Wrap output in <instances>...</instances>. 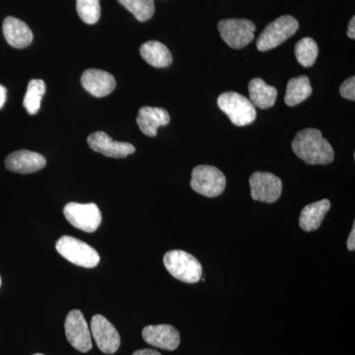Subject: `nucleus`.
I'll list each match as a JSON object with an SVG mask.
<instances>
[{"label":"nucleus","mask_w":355,"mask_h":355,"mask_svg":"<svg viewBox=\"0 0 355 355\" xmlns=\"http://www.w3.org/2000/svg\"><path fill=\"white\" fill-rule=\"evenodd\" d=\"M312 91L309 77L305 76L294 77L287 83L284 101L287 106H296L309 98Z\"/></svg>","instance_id":"obj_21"},{"label":"nucleus","mask_w":355,"mask_h":355,"mask_svg":"<svg viewBox=\"0 0 355 355\" xmlns=\"http://www.w3.org/2000/svg\"><path fill=\"white\" fill-rule=\"evenodd\" d=\"M250 101L260 109L272 108L277 97V89L266 84L263 79L254 78L249 83Z\"/></svg>","instance_id":"obj_19"},{"label":"nucleus","mask_w":355,"mask_h":355,"mask_svg":"<svg viewBox=\"0 0 355 355\" xmlns=\"http://www.w3.org/2000/svg\"><path fill=\"white\" fill-rule=\"evenodd\" d=\"M1 284H2L1 277H0V287H1Z\"/></svg>","instance_id":"obj_31"},{"label":"nucleus","mask_w":355,"mask_h":355,"mask_svg":"<svg viewBox=\"0 0 355 355\" xmlns=\"http://www.w3.org/2000/svg\"><path fill=\"white\" fill-rule=\"evenodd\" d=\"M217 28L222 40L235 50L243 49L251 43L256 31L254 23L246 19L221 20Z\"/></svg>","instance_id":"obj_8"},{"label":"nucleus","mask_w":355,"mask_h":355,"mask_svg":"<svg viewBox=\"0 0 355 355\" xmlns=\"http://www.w3.org/2000/svg\"><path fill=\"white\" fill-rule=\"evenodd\" d=\"M340 93L345 99L354 101L355 100V77H349V79L342 84L340 88Z\"/></svg>","instance_id":"obj_26"},{"label":"nucleus","mask_w":355,"mask_h":355,"mask_svg":"<svg viewBox=\"0 0 355 355\" xmlns=\"http://www.w3.org/2000/svg\"><path fill=\"white\" fill-rule=\"evenodd\" d=\"M91 333L97 347L106 354L116 352L121 345V336L113 324L102 315H95L91 320Z\"/></svg>","instance_id":"obj_11"},{"label":"nucleus","mask_w":355,"mask_h":355,"mask_svg":"<svg viewBox=\"0 0 355 355\" xmlns=\"http://www.w3.org/2000/svg\"><path fill=\"white\" fill-rule=\"evenodd\" d=\"M292 150L308 165H328L335 159L330 142L316 128H306L294 137Z\"/></svg>","instance_id":"obj_1"},{"label":"nucleus","mask_w":355,"mask_h":355,"mask_svg":"<svg viewBox=\"0 0 355 355\" xmlns=\"http://www.w3.org/2000/svg\"><path fill=\"white\" fill-rule=\"evenodd\" d=\"M119 2L133 14L139 22H146L153 17L155 12L154 0H118Z\"/></svg>","instance_id":"obj_24"},{"label":"nucleus","mask_w":355,"mask_h":355,"mask_svg":"<svg viewBox=\"0 0 355 355\" xmlns=\"http://www.w3.org/2000/svg\"><path fill=\"white\" fill-rule=\"evenodd\" d=\"M140 55L147 62L158 69H164L171 65V53L164 44L157 41L146 42L140 46Z\"/></svg>","instance_id":"obj_20"},{"label":"nucleus","mask_w":355,"mask_h":355,"mask_svg":"<svg viewBox=\"0 0 355 355\" xmlns=\"http://www.w3.org/2000/svg\"><path fill=\"white\" fill-rule=\"evenodd\" d=\"M76 10L80 19L89 25L96 24L101 16L99 0H76Z\"/></svg>","instance_id":"obj_25"},{"label":"nucleus","mask_w":355,"mask_h":355,"mask_svg":"<svg viewBox=\"0 0 355 355\" xmlns=\"http://www.w3.org/2000/svg\"><path fill=\"white\" fill-rule=\"evenodd\" d=\"M299 28L298 21L291 15L280 16L263 30L257 41L259 51H266L277 48L293 36Z\"/></svg>","instance_id":"obj_6"},{"label":"nucleus","mask_w":355,"mask_h":355,"mask_svg":"<svg viewBox=\"0 0 355 355\" xmlns=\"http://www.w3.org/2000/svg\"><path fill=\"white\" fill-rule=\"evenodd\" d=\"M217 105L223 113L227 114L231 123L237 127H245L256 120V107L239 93H222L217 99Z\"/></svg>","instance_id":"obj_3"},{"label":"nucleus","mask_w":355,"mask_h":355,"mask_svg":"<svg viewBox=\"0 0 355 355\" xmlns=\"http://www.w3.org/2000/svg\"><path fill=\"white\" fill-rule=\"evenodd\" d=\"M83 88L91 95L101 98L111 94L116 88L114 77L101 69H87L81 76Z\"/></svg>","instance_id":"obj_15"},{"label":"nucleus","mask_w":355,"mask_h":355,"mask_svg":"<svg viewBox=\"0 0 355 355\" xmlns=\"http://www.w3.org/2000/svg\"><path fill=\"white\" fill-rule=\"evenodd\" d=\"M251 197L266 203L277 202L282 193V181L268 172H254L250 177Z\"/></svg>","instance_id":"obj_9"},{"label":"nucleus","mask_w":355,"mask_h":355,"mask_svg":"<svg viewBox=\"0 0 355 355\" xmlns=\"http://www.w3.org/2000/svg\"><path fill=\"white\" fill-rule=\"evenodd\" d=\"M191 187L200 195L216 198L225 190V175L214 166L198 165L191 172Z\"/></svg>","instance_id":"obj_5"},{"label":"nucleus","mask_w":355,"mask_h":355,"mask_svg":"<svg viewBox=\"0 0 355 355\" xmlns=\"http://www.w3.org/2000/svg\"><path fill=\"white\" fill-rule=\"evenodd\" d=\"M142 338L148 345L170 352L177 349L181 343L179 331L171 324L147 326L142 331Z\"/></svg>","instance_id":"obj_13"},{"label":"nucleus","mask_w":355,"mask_h":355,"mask_svg":"<svg viewBox=\"0 0 355 355\" xmlns=\"http://www.w3.org/2000/svg\"><path fill=\"white\" fill-rule=\"evenodd\" d=\"M347 249L349 251H354L355 250V223L352 225V232H350L349 239H347Z\"/></svg>","instance_id":"obj_27"},{"label":"nucleus","mask_w":355,"mask_h":355,"mask_svg":"<svg viewBox=\"0 0 355 355\" xmlns=\"http://www.w3.org/2000/svg\"><path fill=\"white\" fill-rule=\"evenodd\" d=\"M34 355H44V354H34Z\"/></svg>","instance_id":"obj_32"},{"label":"nucleus","mask_w":355,"mask_h":355,"mask_svg":"<svg viewBox=\"0 0 355 355\" xmlns=\"http://www.w3.org/2000/svg\"><path fill=\"white\" fill-rule=\"evenodd\" d=\"M7 98V90L3 85H0V109L6 104Z\"/></svg>","instance_id":"obj_30"},{"label":"nucleus","mask_w":355,"mask_h":355,"mask_svg":"<svg viewBox=\"0 0 355 355\" xmlns=\"http://www.w3.org/2000/svg\"><path fill=\"white\" fill-rule=\"evenodd\" d=\"M46 93V83L42 79H33L28 84L23 106L29 114H36L41 108V102Z\"/></svg>","instance_id":"obj_22"},{"label":"nucleus","mask_w":355,"mask_h":355,"mask_svg":"<svg viewBox=\"0 0 355 355\" xmlns=\"http://www.w3.org/2000/svg\"><path fill=\"white\" fill-rule=\"evenodd\" d=\"M163 263L170 275L180 282L197 284L202 279V263L193 254L182 250L167 252L163 258Z\"/></svg>","instance_id":"obj_2"},{"label":"nucleus","mask_w":355,"mask_h":355,"mask_svg":"<svg viewBox=\"0 0 355 355\" xmlns=\"http://www.w3.org/2000/svg\"><path fill=\"white\" fill-rule=\"evenodd\" d=\"M347 36L349 37L350 39H355V17L352 18V20L349 21V29H347Z\"/></svg>","instance_id":"obj_28"},{"label":"nucleus","mask_w":355,"mask_h":355,"mask_svg":"<svg viewBox=\"0 0 355 355\" xmlns=\"http://www.w3.org/2000/svg\"><path fill=\"white\" fill-rule=\"evenodd\" d=\"M132 355H162L160 352H156L154 349H139L137 350V352H133Z\"/></svg>","instance_id":"obj_29"},{"label":"nucleus","mask_w":355,"mask_h":355,"mask_svg":"<svg viewBox=\"0 0 355 355\" xmlns=\"http://www.w3.org/2000/svg\"><path fill=\"white\" fill-rule=\"evenodd\" d=\"M64 214L73 227L84 232H95L102 222V214L95 203L69 202Z\"/></svg>","instance_id":"obj_7"},{"label":"nucleus","mask_w":355,"mask_h":355,"mask_svg":"<svg viewBox=\"0 0 355 355\" xmlns=\"http://www.w3.org/2000/svg\"><path fill=\"white\" fill-rule=\"evenodd\" d=\"M294 53L299 64L304 67H310L316 62L319 48L312 38H303L296 44Z\"/></svg>","instance_id":"obj_23"},{"label":"nucleus","mask_w":355,"mask_h":355,"mask_svg":"<svg viewBox=\"0 0 355 355\" xmlns=\"http://www.w3.org/2000/svg\"><path fill=\"white\" fill-rule=\"evenodd\" d=\"M64 329L67 340L74 349L80 352H88L92 349L90 331L81 311H70L65 320Z\"/></svg>","instance_id":"obj_10"},{"label":"nucleus","mask_w":355,"mask_h":355,"mask_svg":"<svg viewBox=\"0 0 355 355\" xmlns=\"http://www.w3.org/2000/svg\"><path fill=\"white\" fill-rule=\"evenodd\" d=\"M331 209V202L327 198L306 205L299 217V226L305 232H312L320 228L324 216Z\"/></svg>","instance_id":"obj_18"},{"label":"nucleus","mask_w":355,"mask_h":355,"mask_svg":"<svg viewBox=\"0 0 355 355\" xmlns=\"http://www.w3.org/2000/svg\"><path fill=\"white\" fill-rule=\"evenodd\" d=\"M46 158L42 154L29 150H18L7 156L6 167L9 171L19 174H31L44 169Z\"/></svg>","instance_id":"obj_14"},{"label":"nucleus","mask_w":355,"mask_h":355,"mask_svg":"<svg viewBox=\"0 0 355 355\" xmlns=\"http://www.w3.org/2000/svg\"><path fill=\"white\" fill-rule=\"evenodd\" d=\"M137 123L144 135L154 137L157 135L158 128L170 123V114L165 109L142 107L137 114Z\"/></svg>","instance_id":"obj_16"},{"label":"nucleus","mask_w":355,"mask_h":355,"mask_svg":"<svg viewBox=\"0 0 355 355\" xmlns=\"http://www.w3.org/2000/svg\"><path fill=\"white\" fill-rule=\"evenodd\" d=\"M3 35L7 43L15 49H24L33 42L29 26L17 18L9 16L3 21Z\"/></svg>","instance_id":"obj_17"},{"label":"nucleus","mask_w":355,"mask_h":355,"mask_svg":"<svg viewBox=\"0 0 355 355\" xmlns=\"http://www.w3.org/2000/svg\"><path fill=\"white\" fill-rule=\"evenodd\" d=\"M87 142L92 150L107 157L125 158L135 153V147L132 144L116 141L104 132H96L89 135Z\"/></svg>","instance_id":"obj_12"},{"label":"nucleus","mask_w":355,"mask_h":355,"mask_svg":"<svg viewBox=\"0 0 355 355\" xmlns=\"http://www.w3.org/2000/svg\"><path fill=\"white\" fill-rule=\"evenodd\" d=\"M55 249L65 260L78 266L93 268L99 265L100 256L94 248L71 236H62L55 244Z\"/></svg>","instance_id":"obj_4"}]
</instances>
